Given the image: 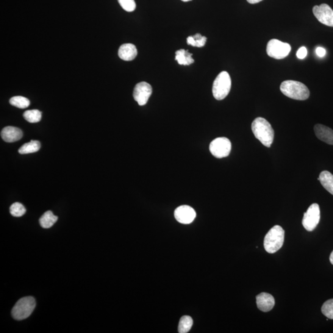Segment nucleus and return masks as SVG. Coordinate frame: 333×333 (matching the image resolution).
I'll return each instance as SVG.
<instances>
[{"mask_svg":"<svg viewBox=\"0 0 333 333\" xmlns=\"http://www.w3.org/2000/svg\"><path fill=\"white\" fill-rule=\"evenodd\" d=\"M252 130L257 140L265 146L270 148L274 140V130L266 119H255L252 124Z\"/></svg>","mask_w":333,"mask_h":333,"instance_id":"1","label":"nucleus"},{"mask_svg":"<svg viewBox=\"0 0 333 333\" xmlns=\"http://www.w3.org/2000/svg\"><path fill=\"white\" fill-rule=\"evenodd\" d=\"M280 90L288 98L296 100L307 99L310 91L304 83L294 80H286L280 85Z\"/></svg>","mask_w":333,"mask_h":333,"instance_id":"2","label":"nucleus"},{"mask_svg":"<svg viewBox=\"0 0 333 333\" xmlns=\"http://www.w3.org/2000/svg\"><path fill=\"white\" fill-rule=\"evenodd\" d=\"M285 231L282 227L274 226L265 235L264 248L268 253L273 254L282 248L284 243Z\"/></svg>","mask_w":333,"mask_h":333,"instance_id":"3","label":"nucleus"},{"mask_svg":"<svg viewBox=\"0 0 333 333\" xmlns=\"http://www.w3.org/2000/svg\"><path fill=\"white\" fill-rule=\"evenodd\" d=\"M232 87V80L226 71L220 72L213 82L212 93L216 100H222L229 94Z\"/></svg>","mask_w":333,"mask_h":333,"instance_id":"4","label":"nucleus"},{"mask_svg":"<svg viewBox=\"0 0 333 333\" xmlns=\"http://www.w3.org/2000/svg\"><path fill=\"white\" fill-rule=\"evenodd\" d=\"M35 306V300L33 297H25L19 300L12 310L13 318L17 320H24L32 314Z\"/></svg>","mask_w":333,"mask_h":333,"instance_id":"5","label":"nucleus"},{"mask_svg":"<svg viewBox=\"0 0 333 333\" xmlns=\"http://www.w3.org/2000/svg\"><path fill=\"white\" fill-rule=\"evenodd\" d=\"M291 50L290 44L282 42L276 39L269 41L266 46V52L269 57L276 60L284 59L290 54Z\"/></svg>","mask_w":333,"mask_h":333,"instance_id":"6","label":"nucleus"},{"mask_svg":"<svg viewBox=\"0 0 333 333\" xmlns=\"http://www.w3.org/2000/svg\"><path fill=\"white\" fill-rule=\"evenodd\" d=\"M209 150L211 154L216 158L227 157L231 152V141L226 137L216 138L210 143Z\"/></svg>","mask_w":333,"mask_h":333,"instance_id":"7","label":"nucleus"},{"mask_svg":"<svg viewBox=\"0 0 333 333\" xmlns=\"http://www.w3.org/2000/svg\"><path fill=\"white\" fill-rule=\"evenodd\" d=\"M320 220V210L318 204L310 205L304 213L302 219V226L308 232H312L316 229Z\"/></svg>","mask_w":333,"mask_h":333,"instance_id":"8","label":"nucleus"},{"mask_svg":"<svg viewBox=\"0 0 333 333\" xmlns=\"http://www.w3.org/2000/svg\"><path fill=\"white\" fill-rule=\"evenodd\" d=\"M313 13L321 24L333 27V10L329 5L321 4L315 6L313 8Z\"/></svg>","mask_w":333,"mask_h":333,"instance_id":"9","label":"nucleus"},{"mask_svg":"<svg viewBox=\"0 0 333 333\" xmlns=\"http://www.w3.org/2000/svg\"><path fill=\"white\" fill-rule=\"evenodd\" d=\"M152 92L151 86L148 83L141 82L136 85L133 91V98L140 105H145Z\"/></svg>","mask_w":333,"mask_h":333,"instance_id":"10","label":"nucleus"},{"mask_svg":"<svg viewBox=\"0 0 333 333\" xmlns=\"http://www.w3.org/2000/svg\"><path fill=\"white\" fill-rule=\"evenodd\" d=\"M174 215L179 223L190 224L196 218V213L192 207L184 205L177 208L175 210Z\"/></svg>","mask_w":333,"mask_h":333,"instance_id":"11","label":"nucleus"},{"mask_svg":"<svg viewBox=\"0 0 333 333\" xmlns=\"http://www.w3.org/2000/svg\"><path fill=\"white\" fill-rule=\"evenodd\" d=\"M257 307L263 312H268L274 306V299L271 294L262 293L256 296Z\"/></svg>","mask_w":333,"mask_h":333,"instance_id":"12","label":"nucleus"},{"mask_svg":"<svg viewBox=\"0 0 333 333\" xmlns=\"http://www.w3.org/2000/svg\"><path fill=\"white\" fill-rule=\"evenodd\" d=\"M23 135L22 130L19 128L8 126L2 130L1 136L6 142L13 143L21 140Z\"/></svg>","mask_w":333,"mask_h":333,"instance_id":"13","label":"nucleus"},{"mask_svg":"<svg viewBox=\"0 0 333 333\" xmlns=\"http://www.w3.org/2000/svg\"><path fill=\"white\" fill-rule=\"evenodd\" d=\"M316 137L323 142L333 145V130L321 124H316L314 127Z\"/></svg>","mask_w":333,"mask_h":333,"instance_id":"14","label":"nucleus"},{"mask_svg":"<svg viewBox=\"0 0 333 333\" xmlns=\"http://www.w3.org/2000/svg\"><path fill=\"white\" fill-rule=\"evenodd\" d=\"M138 54L137 49L134 44L126 43L119 48L118 55L121 60L130 61L135 59Z\"/></svg>","mask_w":333,"mask_h":333,"instance_id":"15","label":"nucleus"},{"mask_svg":"<svg viewBox=\"0 0 333 333\" xmlns=\"http://www.w3.org/2000/svg\"><path fill=\"white\" fill-rule=\"evenodd\" d=\"M192 56L193 54L189 52L188 50H178L176 52V60L180 65L189 66L194 62Z\"/></svg>","mask_w":333,"mask_h":333,"instance_id":"16","label":"nucleus"},{"mask_svg":"<svg viewBox=\"0 0 333 333\" xmlns=\"http://www.w3.org/2000/svg\"><path fill=\"white\" fill-rule=\"evenodd\" d=\"M319 178L322 186L333 195V175L328 171H324L321 172Z\"/></svg>","mask_w":333,"mask_h":333,"instance_id":"17","label":"nucleus"},{"mask_svg":"<svg viewBox=\"0 0 333 333\" xmlns=\"http://www.w3.org/2000/svg\"><path fill=\"white\" fill-rule=\"evenodd\" d=\"M58 219L57 216L54 215L51 211L48 210L41 216L39 222L43 229H49L57 221Z\"/></svg>","mask_w":333,"mask_h":333,"instance_id":"18","label":"nucleus"},{"mask_svg":"<svg viewBox=\"0 0 333 333\" xmlns=\"http://www.w3.org/2000/svg\"><path fill=\"white\" fill-rule=\"evenodd\" d=\"M41 148V144L37 140L30 141L22 145L19 149V153L26 154L33 153L39 151Z\"/></svg>","mask_w":333,"mask_h":333,"instance_id":"19","label":"nucleus"},{"mask_svg":"<svg viewBox=\"0 0 333 333\" xmlns=\"http://www.w3.org/2000/svg\"><path fill=\"white\" fill-rule=\"evenodd\" d=\"M207 38L203 37L200 33H196L194 36H190L187 38V43L189 45L194 47H203L206 43Z\"/></svg>","mask_w":333,"mask_h":333,"instance_id":"20","label":"nucleus"},{"mask_svg":"<svg viewBox=\"0 0 333 333\" xmlns=\"http://www.w3.org/2000/svg\"><path fill=\"white\" fill-rule=\"evenodd\" d=\"M193 324L192 318L190 316H183L180 319L179 324V332L180 333H187L191 328Z\"/></svg>","mask_w":333,"mask_h":333,"instance_id":"21","label":"nucleus"},{"mask_svg":"<svg viewBox=\"0 0 333 333\" xmlns=\"http://www.w3.org/2000/svg\"><path fill=\"white\" fill-rule=\"evenodd\" d=\"M24 118L30 123H37L41 119V113L37 109L26 111L23 115Z\"/></svg>","mask_w":333,"mask_h":333,"instance_id":"22","label":"nucleus"},{"mask_svg":"<svg viewBox=\"0 0 333 333\" xmlns=\"http://www.w3.org/2000/svg\"><path fill=\"white\" fill-rule=\"evenodd\" d=\"M10 103L13 105V106L20 108V109H25V108L29 106L30 101L23 96H14L10 99Z\"/></svg>","mask_w":333,"mask_h":333,"instance_id":"23","label":"nucleus"},{"mask_svg":"<svg viewBox=\"0 0 333 333\" xmlns=\"http://www.w3.org/2000/svg\"><path fill=\"white\" fill-rule=\"evenodd\" d=\"M10 210L11 214L16 217H20L26 212V208L19 202H15L11 205Z\"/></svg>","mask_w":333,"mask_h":333,"instance_id":"24","label":"nucleus"},{"mask_svg":"<svg viewBox=\"0 0 333 333\" xmlns=\"http://www.w3.org/2000/svg\"><path fill=\"white\" fill-rule=\"evenodd\" d=\"M321 312L327 318L333 319V299L324 302L321 307Z\"/></svg>","mask_w":333,"mask_h":333,"instance_id":"25","label":"nucleus"},{"mask_svg":"<svg viewBox=\"0 0 333 333\" xmlns=\"http://www.w3.org/2000/svg\"><path fill=\"white\" fill-rule=\"evenodd\" d=\"M118 2L121 7L127 12H132L136 9L135 0H118Z\"/></svg>","mask_w":333,"mask_h":333,"instance_id":"26","label":"nucleus"},{"mask_svg":"<svg viewBox=\"0 0 333 333\" xmlns=\"http://www.w3.org/2000/svg\"><path fill=\"white\" fill-rule=\"evenodd\" d=\"M307 55V49L305 46L301 47L297 51L296 56L299 59L303 60Z\"/></svg>","mask_w":333,"mask_h":333,"instance_id":"27","label":"nucleus"},{"mask_svg":"<svg viewBox=\"0 0 333 333\" xmlns=\"http://www.w3.org/2000/svg\"><path fill=\"white\" fill-rule=\"evenodd\" d=\"M315 52L316 54L320 58H323L326 54V49L323 48V47L320 46L317 47V48H316Z\"/></svg>","mask_w":333,"mask_h":333,"instance_id":"28","label":"nucleus"},{"mask_svg":"<svg viewBox=\"0 0 333 333\" xmlns=\"http://www.w3.org/2000/svg\"><path fill=\"white\" fill-rule=\"evenodd\" d=\"M249 4H258V3H259L260 2H262V0H247Z\"/></svg>","mask_w":333,"mask_h":333,"instance_id":"29","label":"nucleus"},{"mask_svg":"<svg viewBox=\"0 0 333 333\" xmlns=\"http://www.w3.org/2000/svg\"><path fill=\"white\" fill-rule=\"evenodd\" d=\"M329 260H330V262H331V264L333 265V251L331 252V255H330Z\"/></svg>","mask_w":333,"mask_h":333,"instance_id":"30","label":"nucleus"},{"mask_svg":"<svg viewBox=\"0 0 333 333\" xmlns=\"http://www.w3.org/2000/svg\"><path fill=\"white\" fill-rule=\"evenodd\" d=\"M182 1L184 2H187L191 1V0H182Z\"/></svg>","mask_w":333,"mask_h":333,"instance_id":"31","label":"nucleus"}]
</instances>
